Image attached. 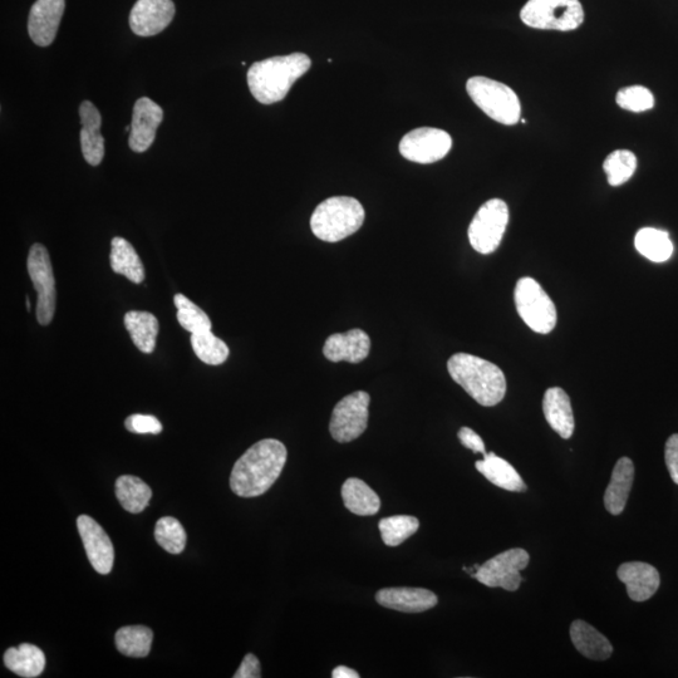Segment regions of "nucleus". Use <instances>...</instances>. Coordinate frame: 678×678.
Segmentation results:
<instances>
[{"mask_svg": "<svg viewBox=\"0 0 678 678\" xmlns=\"http://www.w3.org/2000/svg\"><path fill=\"white\" fill-rule=\"evenodd\" d=\"M287 447L283 442L265 439L244 452L230 475V488L242 498H255L272 488L286 466Z\"/></svg>", "mask_w": 678, "mask_h": 678, "instance_id": "f257e3e1", "label": "nucleus"}, {"mask_svg": "<svg viewBox=\"0 0 678 678\" xmlns=\"http://www.w3.org/2000/svg\"><path fill=\"white\" fill-rule=\"evenodd\" d=\"M311 65L304 53L255 62L248 71L249 90L258 102L273 105L286 98L294 83L309 71Z\"/></svg>", "mask_w": 678, "mask_h": 678, "instance_id": "f03ea898", "label": "nucleus"}, {"mask_svg": "<svg viewBox=\"0 0 678 678\" xmlns=\"http://www.w3.org/2000/svg\"><path fill=\"white\" fill-rule=\"evenodd\" d=\"M452 380L464 388L479 405L493 407L504 400L506 378L494 363L483 358L456 353L447 362Z\"/></svg>", "mask_w": 678, "mask_h": 678, "instance_id": "7ed1b4c3", "label": "nucleus"}, {"mask_svg": "<svg viewBox=\"0 0 678 678\" xmlns=\"http://www.w3.org/2000/svg\"><path fill=\"white\" fill-rule=\"evenodd\" d=\"M365 221V209L350 196H334L314 210L311 229L318 239L337 243L358 232Z\"/></svg>", "mask_w": 678, "mask_h": 678, "instance_id": "20e7f679", "label": "nucleus"}, {"mask_svg": "<svg viewBox=\"0 0 678 678\" xmlns=\"http://www.w3.org/2000/svg\"><path fill=\"white\" fill-rule=\"evenodd\" d=\"M471 100L499 124L513 126L520 121L522 105L512 88L486 77H473L466 85Z\"/></svg>", "mask_w": 678, "mask_h": 678, "instance_id": "39448f33", "label": "nucleus"}, {"mask_svg": "<svg viewBox=\"0 0 678 678\" xmlns=\"http://www.w3.org/2000/svg\"><path fill=\"white\" fill-rule=\"evenodd\" d=\"M520 18L535 29L571 32L582 26L584 11L579 0H529Z\"/></svg>", "mask_w": 678, "mask_h": 678, "instance_id": "423d86ee", "label": "nucleus"}, {"mask_svg": "<svg viewBox=\"0 0 678 678\" xmlns=\"http://www.w3.org/2000/svg\"><path fill=\"white\" fill-rule=\"evenodd\" d=\"M514 299L520 318L532 331L548 334L557 326V308L537 280L520 278Z\"/></svg>", "mask_w": 678, "mask_h": 678, "instance_id": "0eeeda50", "label": "nucleus"}, {"mask_svg": "<svg viewBox=\"0 0 678 678\" xmlns=\"http://www.w3.org/2000/svg\"><path fill=\"white\" fill-rule=\"evenodd\" d=\"M509 223V208L501 199H491L481 206L469 226V240L476 252L494 253L503 240Z\"/></svg>", "mask_w": 678, "mask_h": 678, "instance_id": "6e6552de", "label": "nucleus"}, {"mask_svg": "<svg viewBox=\"0 0 678 678\" xmlns=\"http://www.w3.org/2000/svg\"><path fill=\"white\" fill-rule=\"evenodd\" d=\"M371 397L365 391L351 393L334 407L329 431L334 440L346 444L358 439L368 426Z\"/></svg>", "mask_w": 678, "mask_h": 678, "instance_id": "1a4fd4ad", "label": "nucleus"}, {"mask_svg": "<svg viewBox=\"0 0 678 678\" xmlns=\"http://www.w3.org/2000/svg\"><path fill=\"white\" fill-rule=\"evenodd\" d=\"M28 274L36 289L37 319L41 326H48L56 312V279L51 258L42 244H34L28 254Z\"/></svg>", "mask_w": 678, "mask_h": 678, "instance_id": "9d476101", "label": "nucleus"}, {"mask_svg": "<svg viewBox=\"0 0 678 678\" xmlns=\"http://www.w3.org/2000/svg\"><path fill=\"white\" fill-rule=\"evenodd\" d=\"M529 562L527 550L520 548L505 550L480 565L475 579L486 587H500L505 591L515 592L523 581L520 572L528 567Z\"/></svg>", "mask_w": 678, "mask_h": 678, "instance_id": "9b49d317", "label": "nucleus"}, {"mask_svg": "<svg viewBox=\"0 0 678 678\" xmlns=\"http://www.w3.org/2000/svg\"><path fill=\"white\" fill-rule=\"evenodd\" d=\"M451 147V136L444 130L432 127L411 131L400 142V152L406 160L424 165L444 159Z\"/></svg>", "mask_w": 678, "mask_h": 678, "instance_id": "f8f14e48", "label": "nucleus"}, {"mask_svg": "<svg viewBox=\"0 0 678 678\" xmlns=\"http://www.w3.org/2000/svg\"><path fill=\"white\" fill-rule=\"evenodd\" d=\"M173 0H137L130 13V27L136 36L152 37L169 27L175 17Z\"/></svg>", "mask_w": 678, "mask_h": 678, "instance_id": "ddd939ff", "label": "nucleus"}, {"mask_svg": "<svg viewBox=\"0 0 678 678\" xmlns=\"http://www.w3.org/2000/svg\"><path fill=\"white\" fill-rule=\"evenodd\" d=\"M77 527L93 569L100 574L110 573L115 562V549L105 530L88 515L77 519Z\"/></svg>", "mask_w": 678, "mask_h": 678, "instance_id": "4468645a", "label": "nucleus"}, {"mask_svg": "<svg viewBox=\"0 0 678 678\" xmlns=\"http://www.w3.org/2000/svg\"><path fill=\"white\" fill-rule=\"evenodd\" d=\"M164 120V111L156 102L141 97L134 106L129 146L132 151L145 152L156 139V132Z\"/></svg>", "mask_w": 678, "mask_h": 678, "instance_id": "2eb2a0df", "label": "nucleus"}, {"mask_svg": "<svg viewBox=\"0 0 678 678\" xmlns=\"http://www.w3.org/2000/svg\"><path fill=\"white\" fill-rule=\"evenodd\" d=\"M66 0H37L28 19V33L39 47L51 46L56 39Z\"/></svg>", "mask_w": 678, "mask_h": 678, "instance_id": "dca6fc26", "label": "nucleus"}, {"mask_svg": "<svg viewBox=\"0 0 678 678\" xmlns=\"http://www.w3.org/2000/svg\"><path fill=\"white\" fill-rule=\"evenodd\" d=\"M371 350L370 336L362 329H351L346 333L332 334L323 347L328 361L360 363L365 361Z\"/></svg>", "mask_w": 678, "mask_h": 678, "instance_id": "f3484780", "label": "nucleus"}, {"mask_svg": "<svg viewBox=\"0 0 678 678\" xmlns=\"http://www.w3.org/2000/svg\"><path fill=\"white\" fill-rule=\"evenodd\" d=\"M619 581L626 584L628 597L633 602H646L660 588V573L653 565L643 562L623 563L618 568Z\"/></svg>", "mask_w": 678, "mask_h": 678, "instance_id": "a211bd4d", "label": "nucleus"}, {"mask_svg": "<svg viewBox=\"0 0 678 678\" xmlns=\"http://www.w3.org/2000/svg\"><path fill=\"white\" fill-rule=\"evenodd\" d=\"M376 601L393 611L422 613L434 608L439 598L429 589L400 587L381 589L376 594Z\"/></svg>", "mask_w": 678, "mask_h": 678, "instance_id": "6ab92c4d", "label": "nucleus"}, {"mask_svg": "<svg viewBox=\"0 0 678 678\" xmlns=\"http://www.w3.org/2000/svg\"><path fill=\"white\" fill-rule=\"evenodd\" d=\"M81 147L85 160L91 166H98L105 156V139L101 134L102 117L90 101L81 103Z\"/></svg>", "mask_w": 678, "mask_h": 678, "instance_id": "aec40b11", "label": "nucleus"}, {"mask_svg": "<svg viewBox=\"0 0 678 678\" xmlns=\"http://www.w3.org/2000/svg\"><path fill=\"white\" fill-rule=\"evenodd\" d=\"M543 412L549 426L562 439H571L574 432V415L571 399L563 388H548L543 399Z\"/></svg>", "mask_w": 678, "mask_h": 678, "instance_id": "412c9836", "label": "nucleus"}, {"mask_svg": "<svg viewBox=\"0 0 678 678\" xmlns=\"http://www.w3.org/2000/svg\"><path fill=\"white\" fill-rule=\"evenodd\" d=\"M635 479V465L632 460L622 458L614 466L611 483L604 493V506L608 513L619 515L626 508L628 496H630Z\"/></svg>", "mask_w": 678, "mask_h": 678, "instance_id": "4be33fe9", "label": "nucleus"}, {"mask_svg": "<svg viewBox=\"0 0 678 678\" xmlns=\"http://www.w3.org/2000/svg\"><path fill=\"white\" fill-rule=\"evenodd\" d=\"M475 468L491 484L500 489L514 491V493H523L527 490V485H525L518 471L514 469V466L496 456L494 452L484 455L483 460L476 461Z\"/></svg>", "mask_w": 678, "mask_h": 678, "instance_id": "5701e85b", "label": "nucleus"}, {"mask_svg": "<svg viewBox=\"0 0 678 678\" xmlns=\"http://www.w3.org/2000/svg\"><path fill=\"white\" fill-rule=\"evenodd\" d=\"M571 638L578 652L589 660L604 661L612 656L613 646L608 638L581 619L572 623Z\"/></svg>", "mask_w": 678, "mask_h": 678, "instance_id": "b1692460", "label": "nucleus"}, {"mask_svg": "<svg viewBox=\"0 0 678 678\" xmlns=\"http://www.w3.org/2000/svg\"><path fill=\"white\" fill-rule=\"evenodd\" d=\"M343 503L351 513L368 517L380 512V496L365 481L357 478L347 479L342 486Z\"/></svg>", "mask_w": 678, "mask_h": 678, "instance_id": "393cba45", "label": "nucleus"}, {"mask_svg": "<svg viewBox=\"0 0 678 678\" xmlns=\"http://www.w3.org/2000/svg\"><path fill=\"white\" fill-rule=\"evenodd\" d=\"M110 263L113 272L124 275L130 282L136 284L144 282V264L135 248L126 239L120 237L112 239Z\"/></svg>", "mask_w": 678, "mask_h": 678, "instance_id": "a878e982", "label": "nucleus"}, {"mask_svg": "<svg viewBox=\"0 0 678 678\" xmlns=\"http://www.w3.org/2000/svg\"><path fill=\"white\" fill-rule=\"evenodd\" d=\"M4 663L8 670L16 673V675L26 678H34L41 676V673L46 668V656H44L41 648L29 645V643H22L17 648H9L4 653Z\"/></svg>", "mask_w": 678, "mask_h": 678, "instance_id": "bb28decb", "label": "nucleus"}, {"mask_svg": "<svg viewBox=\"0 0 678 678\" xmlns=\"http://www.w3.org/2000/svg\"><path fill=\"white\" fill-rule=\"evenodd\" d=\"M125 327L129 331L132 342L141 352L155 351L156 338L159 334V321L150 312L131 311L126 313Z\"/></svg>", "mask_w": 678, "mask_h": 678, "instance_id": "cd10ccee", "label": "nucleus"}, {"mask_svg": "<svg viewBox=\"0 0 678 678\" xmlns=\"http://www.w3.org/2000/svg\"><path fill=\"white\" fill-rule=\"evenodd\" d=\"M116 496L126 512L139 514L149 506L152 491L136 476L124 475L116 481Z\"/></svg>", "mask_w": 678, "mask_h": 678, "instance_id": "c85d7f7f", "label": "nucleus"}, {"mask_svg": "<svg viewBox=\"0 0 678 678\" xmlns=\"http://www.w3.org/2000/svg\"><path fill=\"white\" fill-rule=\"evenodd\" d=\"M635 245L638 253L655 263L667 262L673 254L670 235L660 229H641L636 235Z\"/></svg>", "mask_w": 678, "mask_h": 678, "instance_id": "c756f323", "label": "nucleus"}, {"mask_svg": "<svg viewBox=\"0 0 678 678\" xmlns=\"http://www.w3.org/2000/svg\"><path fill=\"white\" fill-rule=\"evenodd\" d=\"M152 640L154 633L145 626L122 627L115 636L117 650L124 656L136 658L149 655Z\"/></svg>", "mask_w": 678, "mask_h": 678, "instance_id": "7c9ffc66", "label": "nucleus"}, {"mask_svg": "<svg viewBox=\"0 0 678 678\" xmlns=\"http://www.w3.org/2000/svg\"><path fill=\"white\" fill-rule=\"evenodd\" d=\"M191 346L199 360L210 366L223 365L230 353L223 339L211 331L191 334Z\"/></svg>", "mask_w": 678, "mask_h": 678, "instance_id": "2f4dec72", "label": "nucleus"}, {"mask_svg": "<svg viewBox=\"0 0 678 678\" xmlns=\"http://www.w3.org/2000/svg\"><path fill=\"white\" fill-rule=\"evenodd\" d=\"M378 528H380L383 543L387 547H399L419 530L420 522L411 515H395V517L382 519Z\"/></svg>", "mask_w": 678, "mask_h": 678, "instance_id": "473e14b6", "label": "nucleus"}, {"mask_svg": "<svg viewBox=\"0 0 678 678\" xmlns=\"http://www.w3.org/2000/svg\"><path fill=\"white\" fill-rule=\"evenodd\" d=\"M637 169V157L628 150H617L608 155L603 164L604 173L607 174L608 184L621 186L635 175Z\"/></svg>", "mask_w": 678, "mask_h": 678, "instance_id": "72a5a7b5", "label": "nucleus"}, {"mask_svg": "<svg viewBox=\"0 0 678 678\" xmlns=\"http://www.w3.org/2000/svg\"><path fill=\"white\" fill-rule=\"evenodd\" d=\"M155 539L167 553L180 554L184 552L188 535L179 520L165 517L156 523Z\"/></svg>", "mask_w": 678, "mask_h": 678, "instance_id": "f704fd0d", "label": "nucleus"}, {"mask_svg": "<svg viewBox=\"0 0 678 678\" xmlns=\"http://www.w3.org/2000/svg\"><path fill=\"white\" fill-rule=\"evenodd\" d=\"M175 307L178 308V321L185 331L191 334L211 331V321L203 309L196 306L184 294H176L174 297Z\"/></svg>", "mask_w": 678, "mask_h": 678, "instance_id": "c9c22d12", "label": "nucleus"}, {"mask_svg": "<svg viewBox=\"0 0 678 678\" xmlns=\"http://www.w3.org/2000/svg\"><path fill=\"white\" fill-rule=\"evenodd\" d=\"M617 105L623 110L631 112H645L655 106V97L648 88L643 86H630L618 91Z\"/></svg>", "mask_w": 678, "mask_h": 678, "instance_id": "e433bc0d", "label": "nucleus"}, {"mask_svg": "<svg viewBox=\"0 0 678 678\" xmlns=\"http://www.w3.org/2000/svg\"><path fill=\"white\" fill-rule=\"evenodd\" d=\"M125 427L134 434H152L157 435L162 431V425L155 416L151 415H131L125 421Z\"/></svg>", "mask_w": 678, "mask_h": 678, "instance_id": "4c0bfd02", "label": "nucleus"}, {"mask_svg": "<svg viewBox=\"0 0 678 678\" xmlns=\"http://www.w3.org/2000/svg\"><path fill=\"white\" fill-rule=\"evenodd\" d=\"M665 460L673 483L678 485V434L668 437L665 447Z\"/></svg>", "mask_w": 678, "mask_h": 678, "instance_id": "58836bf2", "label": "nucleus"}, {"mask_svg": "<svg viewBox=\"0 0 678 678\" xmlns=\"http://www.w3.org/2000/svg\"><path fill=\"white\" fill-rule=\"evenodd\" d=\"M458 436L461 444L466 449L474 451L475 454L486 455L483 439L474 430H471L470 427H461Z\"/></svg>", "mask_w": 678, "mask_h": 678, "instance_id": "ea45409f", "label": "nucleus"}, {"mask_svg": "<svg viewBox=\"0 0 678 678\" xmlns=\"http://www.w3.org/2000/svg\"><path fill=\"white\" fill-rule=\"evenodd\" d=\"M262 677V670H260V662L257 657L248 653L244 657L242 665L235 672L234 678H260Z\"/></svg>", "mask_w": 678, "mask_h": 678, "instance_id": "a19ab883", "label": "nucleus"}, {"mask_svg": "<svg viewBox=\"0 0 678 678\" xmlns=\"http://www.w3.org/2000/svg\"><path fill=\"white\" fill-rule=\"evenodd\" d=\"M333 678H360V673H357L355 670H352L350 667L338 666L334 668L332 672Z\"/></svg>", "mask_w": 678, "mask_h": 678, "instance_id": "79ce46f5", "label": "nucleus"}]
</instances>
